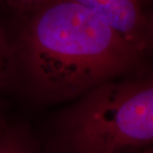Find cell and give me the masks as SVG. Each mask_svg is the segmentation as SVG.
Segmentation results:
<instances>
[{
	"instance_id": "2",
	"label": "cell",
	"mask_w": 153,
	"mask_h": 153,
	"mask_svg": "<svg viewBox=\"0 0 153 153\" xmlns=\"http://www.w3.org/2000/svg\"><path fill=\"white\" fill-rule=\"evenodd\" d=\"M47 153H134L152 147L153 76L105 82L76 99L39 139Z\"/></svg>"
},
{
	"instance_id": "3",
	"label": "cell",
	"mask_w": 153,
	"mask_h": 153,
	"mask_svg": "<svg viewBox=\"0 0 153 153\" xmlns=\"http://www.w3.org/2000/svg\"><path fill=\"white\" fill-rule=\"evenodd\" d=\"M92 11L127 43L149 56L153 46L152 20L143 0H72Z\"/></svg>"
},
{
	"instance_id": "7",
	"label": "cell",
	"mask_w": 153,
	"mask_h": 153,
	"mask_svg": "<svg viewBox=\"0 0 153 153\" xmlns=\"http://www.w3.org/2000/svg\"><path fill=\"white\" fill-rule=\"evenodd\" d=\"M134 153H153V148H148V149L143 150V151H140V152H137Z\"/></svg>"
},
{
	"instance_id": "1",
	"label": "cell",
	"mask_w": 153,
	"mask_h": 153,
	"mask_svg": "<svg viewBox=\"0 0 153 153\" xmlns=\"http://www.w3.org/2000/svg\"><path fill=\"white\" fill-rule=\"evenodd\" d=\"M17 18L16 32L7 35L4 87L33 105L76 100L105 82L150 70L149 56L72 0H49Z\"/></svg>"
},
{
	"instance_id": "4",
	"label": "cell",
	"mask_w": 153,
	"mask_h": 153,
	"mask_svg": "<svg viewBox=\"0 0 153 153\" xmlns=\"http://www.w3.org/2000/svg\"><path fill=\"white\" fill-rule=\"evenodd\" d=\"M0 153H47L39 138L26 123L0 118Z\"/></svg>"
},
{
	"instance_id": "6",
	"label": "cell",
	"mask_w": 153,
	"mask_h": 153,
	"mask_svg": "<svg viewBox=\"0 0 153 153\" xmlns=\"http://www.w3.org/2000/svg\"><path fill=\"white\" fill-rule=\"evenodd\" d=\"M7 56V33L0 23V88L4 87ZM0 118L2 116L0 115Z\"/></svg>"
},
{
	"instance_id": "5",
	"label": "cell",
	"mask_w": 153,
	"mask_h": 153,
	"mask_svg": "<svg viewBox=\"0 0 153 153\" xmlns=\"http://www.w3.org/2000/svg\"><path fill=\"white\" fill-rule=\"evenodd\" d=\"M49 0H5L7 5L10 8L16 16L26 15Z\"/></svg>"
}]
</instances>
